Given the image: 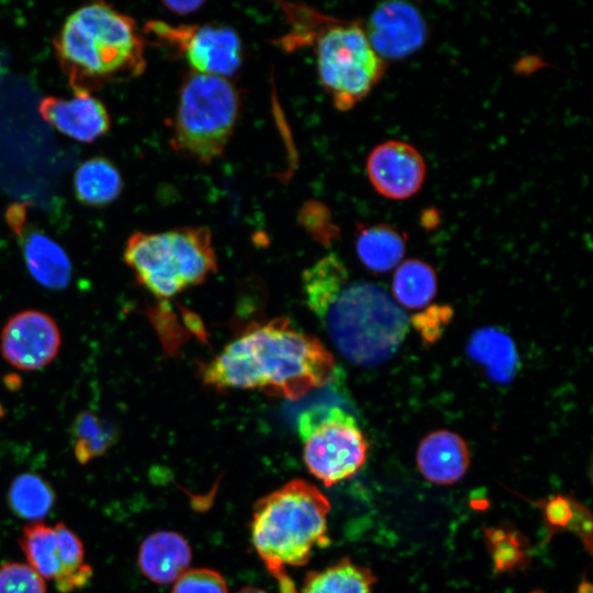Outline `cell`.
Instances as JSON below:
<instances>
[{
    "instance_id": "6da1fadb",
    "label": "cell",
    "mask_w": 593,
    "mask_h": 593,
    "mask_svg": "<svg viewBox=\"0 0 593 593\" xmlns=\"http://www.w3.org/2000/svg\"><path fill=\"white\" fill-rule=\"evenodd\" d=\"M335 367L333 354L316 337L278 317L249 325L202 366L200 377L217 391L258 390L299 400L324 387Z\"/></svg>"
},
{
    "instance_id": "7a4b0ae2",
    "label": "cell",
    "mask_w": 593,
    "mask_h": 593,
    "mask_svg": "<svg viewBox=\"0 0 593 593\" xmlns=\"http://www.w3.org/2000/svg\"><path fill=\"white\" fill-rule=\"evenodd\" d=\"M302 286L306 305L350 362L378 366L399 349L409 327L404 311L380 286L351 281L337 255L305 269Z\"/></svg>"
},
{
    "instance_id": "3957f363",
    "label": "cell",
    "mask_w": 593,
    "mask_h": 593,
    "mask_svg": "<svg viewBox=\"0 0 593 593\" xmlns=\"http://www.w3.org/2000/svg\"><path fill=\"white\" fill-rule=\"evenodd\" d=\"M59 66L75 92L137 77L145 42L135 21L101 1L74 11L54 40Z\"/></svg>"
},
{
    "instance_id": "277c9868",
    "label": "cell",
    "mask_w": 593,
    "mask_h": 593,
    "mask_svg": "<svg viewBox=\"0 0 593 593\" xmlns=\"http://www.w3.org/2000/svg\"><path fill=\"white\" fill-rule=\"evenodd\" d=\"M329 511L327 497L303 479H293L255 503L251 544L279 593H298L287 567H302L315 549L328 546Z\"/></svg>"
},
{
    "instance_id": "5b68a950",
    "label": "cell",
    "mask_w": 593,
    "mask_h": 593,
    "mask_svg": "<svg viewBox=\"0 0 593 593\" xmlns=\"http://www.w3.org/2000/svg\"><path fill=\"white\" fill-rule=\"evenodd\" d=\"M123 257L136 280L158 299H169L199 286L217 270L212 234L206 226L135 232L126 242Z\"/></svg>"
},
{
    "instance_id": "8992f818",
    "label": "cell",
    "mask_w": 593,
    "mask_h": 593,
    "mask_svg": "<svg viewBox=\"0 0 593 593\" xmlns=\"http://www.w3.org/2000/svg\"><path fill=\"white\" fill-rule=\"evenodd\" d=\"M239 93L224 77L192 71L183 80L172 122L175 150L210 164L225 150L239 114Z\"/></svg>"
},
{
    "instance_id": "52a82bcc",
    "label": "cell",
    "mask_w": 593,
    "mask_h": 593,
    "mask_svg": "<svg viewBox=\"0 0 593 593\" xmlns=\"http://www.w3.org/2000/svg\"><path fill=\"white\" fill-rule=\"evenodd\" d=\"M315 51L321 85L339 111L367 97L385 71V60L358 22L327 24L316 37Z\"/></svg>"
},
{
    "instance_id": "ba28073f",
    "label": "cell",
    "mask_w": 593,
    "mask_h": 593,
    "mask_svg": "<svg viewBox=\"0 0 593 593\" xmlns=\"http://www.w3.org/2000/svg\"><path fill=\"white\" fill-rule=\"evenodd\" d=\"M298 433L304 463L332 486L353 478L365 465L369 445L355 416L340 406H316L302 413Z\"/></svg>"
},
{
    "instance_id": "9c48e42d",
    "label": "cell",
    "mask_w": 593,
    "mask_h": 593,
    "mask_svg": "<svg viewBox=\"0 0 593 593\" xmlns=\"http://www.w3.org/2000/svg\"><path fill=\"white\" fill-rule=\"evenodd\" d=\"M147 34L158 44L184 57L193 71L231 77L242 66V41L225 25H169L150 21Z\"/></svg>"
},
{
    "instance_id": "30bf717a",
    "label": "cell",
    "mask_w": 593,
    "mask_h": 593,
    "mask_svg": "<svg viewBox=\"0 0 593 593\" xmlns=\"http://www.w3.org/2000/svg\"><path fill=\"white\" fill-rule=\"evenodd\" d=\"M61 336L54 318L38 310L14 314L0 334V353L11 366L26 371L51 363L58 354Z\"/></svg>"
},
{
    "instance_id": "8fae6325",
    "label": "cell",
    "mask_w": 593,
    "mask_h": 593,
    "mask_svg": "<svg viewBox=\"0 0 593 593\" xmlns=\"http://www.w3.org/2000/svg\"><path fill=\"white\" fill-rule=\"evenodd\" d=\"M366 171L371 186L380 195L391 200H405L423 187L426 164L413 145L390 139L370 152Z\"/></svg>"
},
{
    "instance_id": "7c38bea8",
    "label": "cell",
    "mask_w": 593,
    "mask_h": 593,
    "mask_svg": "<svg viewBox=\"0 0 593 593\" xmlns=\"http://www.w3.org/2000/svg\"><path fill=\"white\" fill-rule=\"evenodd\" d=\"M368 40L384 60L404 58L426 41L427 26L421 12L405 1H384L372 11L367 27Z\"/></svg>"
},
{
    "instance_id": "4fadbf2b",
    "label": "cell",
    "mask_w": 593,
    "mask_h": 593,
    "mask_svg": "<svg viewBox=\"0 0 593 593\" xmlns=\"http://www.w3.org/2000/svg\"><path fill=\"white\" fill-rule=\"evenodd\" d=\"M5 219L20 240L23 258L32 277L48 289H65L72 272L66 251L44 232L26 222L23 204L11 205Z\"/></svg>"
},
{
    "instance_id": "5bb4252c",
    "label": "cell",
    "mask_w": 593,
    "mask_h": 593,
    "mask_svg": "<svg viewBox=\"0 0 593 593\" xmlns=\"http://www.w3.org/2000/svg\"><path fill=\"white\" fill-rule=\"evenodd\" d=\"M38 110L44 121L78 142H93L111 125L105 105L89 92H75L70 98L46 97Z\"/></svg>"
},
{
    "instance_id": "9a60e30c",
    "label": "cell",
    "mask_w": 593,
    "mask_h": 593,
    "mask_svg": "<svg viewBox=\"0 0 593 593\" xmlns=\"http://www.w3.org/2000/svg\"><path fill=\"white\" fill-rule=\"evenodd\" d=\"M417 468L430 483L450 485L460 481L470 466L468 445L458 434L440 429L422 439L416 452Z\"/></svg>"
},
{
    "instance_id": "2e32d148",
    "label": "cell",
    "mask_w": 593,
    "mask_h": 593,
    "mask_svg": "<svg viewBox=\"0 0 593 593\" xmlns=\"http://www.w3.org/2000/svg\"><path fill=\"white\" fill-rule=\"evenodd\" d=\"M137 561L147 579L158 584H167L187 571L191 561V549L181 535L160 530L143 540Z\"/></svg>"
},
{
    "instance_id": "e0dca14e",
    "label": "cell",
    "mask_w": 593,
    "mask_h": 593,
    "mask_svg": "<svg viewBox=\"0 0 593 593\" xmlns=\"http://www.w3.org/2000/svg\"><path fill=\"white\" fill-rule=\"evenodd\" d=\"M468 354L482 365L489 378L507 383L515 374L518 357L512 338L494 327H482L470 338Z\"/></svg>"
},
{
    "instance_id": "ac0fdd59",
    "label": "cell",
    "mask_w": 593,
    "mask_h": 593,
    "mask_svg": "<svg viewBox=\"0 0 593 593\" xmlns=\"http://www.w3.org/2000/svg\"><path fill=\"white\" fill-rule=\"evenodd\" d=\"M356 251L371 271L387 272L405 253V236L387 224L362 225L357 230Z\"/></svg>"
},
{
    "instance_id": "d6986e66",
    "label": "cell",
    "mask_w": 593,
    "mask_h": 593,
    "mask_svg": "<svg viewBox=\"0 0 593 593\" xmlns=\"http://www.w3.org/2000/svg\"><path fill=\"white\" fill-rule=\"evenodd\" d=\"M377 578L371 569L344 557L305 575L302 593H372Z\"/></svg>"
},
{
    "instance_id": "ffe728a7",
    "label": "cell",
    "mask_w": 593,
    "mask_h": 593,
    "mask_svg": "<svg viewBox=\"0 0 593 593\" xmlns=\"http://www.w3.org/2000/svg\"><path fill=\"white\" fill-rule=\"evenodd\" d=\"M122 187L123 181L118 168L104 157L83 161L75 172V194L86 205L103 206L113 202Z\"/></svg>"
},
{
    "instance_id": "44dd1931",
    "label": "cell",
    "mask_w": 593,
    "mask_h": 593,
    "mask_svg": "<svg viewBox=\"0 0 593 593\" xmlns=\"http://www.w3.org/2000/svg\"><path fill=\"white\" fill-rule=\"evenodd\" d=\"M70 435L76 459L86 465L104 455L116 443L119 430L96 412L83 410L75 417Z\"/></svg>"
},
{
    "instance_id": "7402d4cb",
    "label": "cell",
    "mask_w": 593,
    "mask_h": 593,
    "mask_svg": "<svg viewBox=\"0 0 593 593\" xmlns=\"http://www.w3.org/2000/svg\"><path fill=\"white\" fill-rule=\"evenodd\" d=\"M7 500L15 516L38 522L49 513L56 495L53 486L41 475L22 473L13 479Z\"/></svg>"
},
{
    "instance_id": "603a6c76",
    "label": "cell",
    "mask_w": 593,
    "mask_h": 593,
    "mask_svg": "<svg viewBox=\"0 0 593 593\" xmlns=\"http://www.w3.org/2000/svg\"><path fill=\"white\" fill-rule=\"evenodd\" d=\"M29 566L43 579L55 580L60 572L57 536L54 527L41 522L26 525L19 539Z\"/></svg>"
},
{
    "instance_id": "cb8c5ba5",
    "label": "cell",
    "mask_w": 593,
    "mask_h": 593,
    "mask_svg": "<svg viewBox=\"0 0 593 593\" xmlns=\"http://www.w3.org/2000/svg\"><path fill=\"white\" fill-rule=\"evenodd\" d=\"M392 289L402 305L423 307L436 294V273L428 264L417 259L406 260L396 268Z\"/></svg>"
},
{
    "instance_id": "d4e9b609",
    "label": "cell",
    "mask_w": 593,
    "mask_h": 593,
    "mask_svg": "<svg viewBox=\"0 0 593 593\" xmlns=\"http://www.w3.org/2000/svg\"><path fill=\"white\" fill-rule=\"evenodd\" d=\"M486 544L497 571H511L527 562L525 538L513 529H485Z\"/></svg>"
},
{
    "instance_id": "484cf974",
    "label": "cell",
    "mask_w": 593,
    "mask_h": 593,
    "mask_svg": "<svg viewBox=\"0 0 593 593\" xmlns=\"http://www.w3.org/2000/svg\"><path fill=\"white\" fill-rule=\"evenodd\" d=\"M0 593H46V586L30 566L4 562L0 566Z\"/></svg>"
},
{
    "instance_id": "4316f807",
    "label": "cell",
    "mask_w": 593,
    "mask_h": 593,
    "mask_svg": "<svg viewBox=\"0 0 593 593\" xmlns=\"http://www.w3.org/2000/svg\"><path fill=\"white\" fill-rule=\"evenodd\" d=\"M299 221L313 237L322 243H331L338 235L329 209L320 201H306L299 211Z\"/></svg>"
},
{
    "instance_id": "83f0119b",
    "label": "cell",
    "mask_w": 593,
    "mask_h": 593,
    "mask_svg": "<svg viewBox=\"0 0 593 593\" xmlns=\"http://www.w3.org/2000/svg\"><path fill=\"white\" fill-rule=\"evenodd\" d=\"M171 593H227V585L217 571L198 568L183 572Z\"/></svg>"
},
{
    "instance_id": "f1b7e54d",
    "label": "cell",
    "mask_w": 593,
    "mask_h": 593,
    "mask_svg": "<svg viewBox=\"0 0 593 593\" xmlns=\"http://www.w3.org/2000/svg\"><path fill=\"white\" fill-rule=\"evenodd\" d=\"M452 316V309L447 305H433L414 315L412 324L425 343H434L444 332Z\"/></svg>"
},
{
    "instance_id": "f546056e",
    "label": "cell",
    "mask_w": 593,
    "mask_h": 593,
    "mask_svg": "<svg viewBox=\"0 0 593 593\" xmlns=\"http://www.w3.org/2000/svg\"><path fill=\"white\" fill-rule=\"evenodd\" d=\"M577 504L560 495L550 499L544 506L549 528L562 529L570 526L577 515Z\"/></svg>"
},
{
    "instance_id": "4dcf8cb0",
    "label": "cell",
    "mask_w": 593,
    "mask_h": 593,
    "mask_svg": "<svg viewBox=\"0 0 593 593\" xmlns=\"http://www.w3.org/2000/svg\"><path fill=\"white\" fill-rule=\"evenodd\" d=\"M164 5L170 11L177 14H189L201 8L204 4V1L200 0H190V1H164Z\"/></svg>"
},
{
    "instance_id": "1f68e13d",
    "label": "cell",
    "mask_w": 593,
    "mask_h": 593,
    "mask_svg": "<svg viewBox=\"0 0 593 593\" xmlns=\"http://www.w3.org/2000/svg\"><path fill=\"white\" fill-rule=\"evenodd\" d=\"M237 593H267V592H265L261 589L248 586V588H244V589L239 590Z\"/></svg>"
}]
</instances>
